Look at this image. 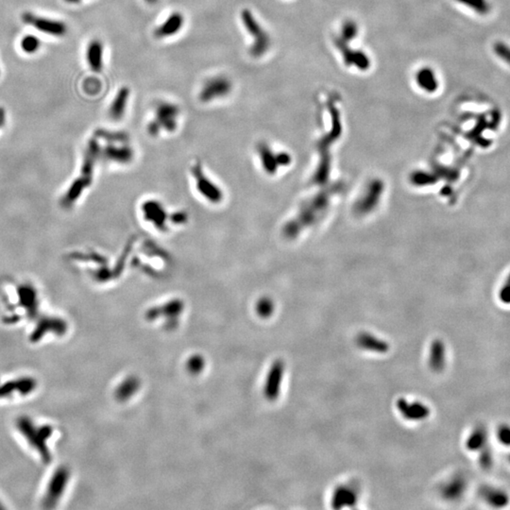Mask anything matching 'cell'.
Instances as JSON below:
<instances>
[{"instance_id":"cell-1","label":"cell","mask_w":510,"mask_h":510,"mask_svg":"<svg viewBox=\"0 0 510 510\" xmlns=\"http://www.w3.org/2000/svg\"><path fill=\"white\" fill-rule=\"evenodd\" d=\"M240 20L247 33L253 38V44L249 49L250 55L257 59L263 57L271 46V38L268 32L250 9L245 8L240 11Z\"/></svg>"},{"instance_id":"cell-2","label":"cell","mask_w":510,"mask_h":510,"mask_svg":"<svg viewBox=\"0 0 510 510\" xmlns=\"http://www.w3.org/2000/svg\"><path fill=\"white\" fill-rule=\"evenodd\" d=\"M21 21L30 26L38 32L54 38H63L68 33L67 24L57 18L48 17L36 14L32 11H24L21 14Z\"/></svg>"},{"instance_id":"cell-3","label":"cell","mask_w":510,"mask_h":510,"mask_svg":"<svg viewBox=\"0 0 510 510\" xmlns=\"http://www.w3.org/2000/svg\"><path fill=\"white\" fill-rule=\"evenodd\" d=\"M194 183L199 194L212 204H219L223 200V192L219 185L214 183L211 178L203 170L201 162L197 161L191 167Z\"/></svg>"},{"instance_id":"cell-4","label":"cell","mask_w":510,"mask_h":510,"mask_svg":"<svg viewBox=\"0 0 510 510\" xmlns=\"http://www.w3.org/2000/svg\"><path fill=\"white\" fill-rule=\"evenodd\" d=\"M234 84L225 75H216L203 82L199 92V99L203 103H210L228 97L233 92Z\"/></svg>"},{"instance_id":"cell-5","label":"cell","mask_w":510,"mask_h":510,"mask_svg":"<svg viewBox=\"0 0 510 510\" xmlns=\"http://www.w3.org/2000/svg\"><path fill=\"white\" fill-rule=\"evenodd\" d=\"M181 114V109L174 102L160 101L154 109L153 121L158 125L161 132L168 133L176 132L178 120Z\"/></svg>"},{"instance_id":"cell-6","label":"cell","mask_w":510,"mask_h":510,"mask_svg":"<svg viewBox=\"0 0 510 510\" xmlns=\"http://www.w3.org/2000/svg\"><path fill=\"white\" fill-rule=\"evenodd\" d=\"M185 301L181 299H172L167 302L149 308L145 313V318L153 322L160 318H179L185 311Z\"/></svg>"},{"instance_id":"cell-7","label":"cell","mask_w":510,"mask_h":510,"mask_svg":"<svg viewBox=\"0 0 510 510\" xmlns=\"http://www.w3.org/2000/svg\"><path fill=\"white\" fill-rule=\"evenodd\" d=\"M284 374V363L281 360L273 362L267 372L264 386V398L269 402H275L281 394V383Z\"/></svg>"},{"instance_id":"cell-8","label":"cell","mask_w":510,"mask_h":510,"mask_svg":"<svg viewBox=\"0 0 510 510\" xmlns=\"http://www.w3.org/2000/svg\"><path fill=\"white\" fill-rule=\"evenodd\" d=\"M335 45L343 57V61L347 66H354L361 71L368 70L371 65L369 56L359 49H353L340 38L335 39Z\"/></svg>"},{"instance_id":"cell-9","label":"cell","mask_w":510,"mask_h":510,"mask_svg":"<svg viewBox=\"0 0 510 510\" xmlns=\"http://www.w3.org/2000/svg\"><path fill=\"white\" fill-rule=\"evenodd\" d=\"M185 24V14L180 10H174L153 29V36L158 40L169 39L176 36L183 29Z\"/></svg>"},{"instance_id":"cell-10","label":"cell","mask_w":510,"mask_h":510,"mask_svg":"<svg viewBox=\"0 0 510 510\" xmlns=\"http://www.w3.org/2000/svg\"><path fill=\"white\" fill-rule=\"evenodd\" d=\"M141 211L146 221L150 222V224L160 232H165L168 217L166 209L161 203L155 200H150L142 204Z\"/></svg>"},{"instance_id":"cell-11","label":"cell","mask_w":510,"mask_h":510,"mask_svg":"<svg viewBox=\"0 0 510 510\" xmlns=\"http://www.w3.org/2000/svg\"><path fill=\"white\" fill-rule=\"evenodd\" d=\"M104 52V44L100 39L94 38L89 41L85 51V59L90 70L94 73H100L103 70Z\"/></svg>"},{"instance_id":"cell-12","label":"cell","mask_w":510,"mask_h":510,"mask_svg":"<svg viewBox=\"0 0 510 510\" xmlns=\"http://www.w3.org/2000/svg\"><path fill=\"white\" fill-rule=\"evenodd\" d=\"M396 405L399 412L408 421H422L430 415V409L420 402H407L401 398Z\"/></svg>"},{"instance_id":"cell-13","label":"cell","mask_w":510,"mask_h":510,"mask_svg":"<svg viewBox=\"0 0 510 510\" xmlns=\"http://www.w3.org/2000/svg\"><path fill=\"white\" fill-rule=\"evenodd\" d=\"M131 97V89L128 86H121L115 93L111 104L109 106V116L114 121H120L127 112L129 100Z\"/></svg>"},{"instance_id":"cell-14","label":"cell","mask_w":510,"mask_h":510,"mask_svg":"<svg viewBox=\"0 0 510 510\" xmlns=\"http://www.w3.org/2000/svg\"><path fill=\"white\" fill-rule=\"evenodd\" d=\"M141 385V380L138 376L130 375L126 377L115 389V399L120 403L131 400L139 391Z\"/></svg>"},{"instance_id":"cell-15","label":"cell","mask_w":510,"mask_h":510,"mask_svg":"<svg viewBox=\"0 0 510 510\" xmlns=\"http://www.w3.org/2000/svg\"><path fill=\"white\" fill-rule=\"evenodd\" d=\"M416 82L420 88L426 93H436L440 88V80L431 67L424 66L416 74Z\"/></svg>"},{"instance_id":"cell-16","label":"cell","mask_w":510,"mask_h":510,"mask_svg":"<svg viewBox=\"0 0 510 510\" xmlns=\"http://www.w3.org/2000/svg\"><path fill=\"white\" fill-rule=\"evenodd\" d=\"M356 345L363 350L377 353H386L389 350L387 341L369 333H360L355 338Z\"/></svg>"},{"instance_id":"cell-17","label":"cell","mask_w":510,"mask_h":510,"mask_svg":"<svg viewBox=\"0 0 510 510\" xmlns=\"http://www.w3.org/2000/svg\"><path fill=\"white\" fill-rule=\"evenodd\" d=\"M479 493L482 499L493 508H504L510 502L508 493L495 487L484 486L480 489Z\"/></svg>"},{"instance_id":"cell-18","label":"cell","mask_w":510,"mask_h":510,"mask_svg":"<svg viewBox=\"0 0 510 510\" xmlns=\"http://www.w3.org/2000/svg\"><path fill=\"white\" fill-rule=\"evenodd\" d=\"M356 502L357 494L355 491L349 487L341 486L334 491L332 499V507L334 510L343 509L345 507L352 508L356 505Z\"/></svg>"},{"instance_id":"cell-19","label":"cell","mask_w":510,"mask_h":510,"mask_svg":"<svg viewBox=\"0 0 510 510\" xmlns=\"http://www.w3.org/2000/svg\"><path fill=\"white\" fill-rule=\"evenodd\" d=\"M445 345L440 340L436 339L432 342L429 352V367L435 372H440L445 368L446 363Z\"/></svg>"},{"instance_id":"cell-20","label":"cell","mask_w":510,"mask_h":510,"mask_svg":"<svg viewBox=\"0 0 510 510\" xmlns=\"http://www.w3.org/2000/svg\"><path fill=\"white\" fill-rule=\"evenodd\" d=\"M459 5L479 17H489L493 13L492 0H456Z\"/></svg>"},{"instance_id":"cell-21","label":"cell","mask_w":510,"mask_h":510,"mask_svg":"<svg viewBox=\"0 0 510 510\" xmlns=\"http://www.w3.org/2000/svg\"><path fill=\"white\" fill-rule=\"evenodd\" d=\"M488 446V431L485 426H477L466 440V448L471 452L481 451Z\"/></svg>"},{"instance_id":"cell-22","label":"cell","mask_w":510,"mask_h":510,"mask_svg":"<svg viewBox=\"0 0 510 510\" xmlns=\"http://www.w3.org/2000/svg\"><path fill=\"white\" fill-rule=\"evenodd\" d=\"M492 52L495 59L510 69V43L498 39L492 44Z\"/></svg>"},{"instance_id":"cell-23","label":"cell","mask_w":510,"mask_h":510,"mask_svg":"<svg viewBox=\"0 0 510 510\" xmlns=\"http://www.w3.org/2000/svg\"><path fill=\"white\" fill-rule=\"evenodd\" d=\"M466 490V481L461 477L453 479L443 489V495L449 500H457L462 496Z\"/></svg>"},{"instance_id":"cell-24","label":"cell","mask_w":510,"mask_h":510,"mask_svg":"<svg viewBox=\"0 0 510 510\" xmlns=\"http://www.w3.org/2000/svg\"><path fill=\"white\" fill-rule=\"evenodd\" d=\"M41 40L37 36L32 34L23 36L19 42L20 49L27 55H33L38 52L41 48Z\"/></svg>"},{"instance_id":"cell-25","label":"cell","mask_w":510,"mask_h":510,"mask_svg":"<svg viewBox=\"0 0 510 510\" xmlns=\"http://www.w3.org/2000/svg\"><path fill=\"white\" fill-rule=\"evenodd\" d=\"M205 358L202 354L196 353L191 355L185 363L186 370L192 375H199L205 369Z\"/></svg>"},{"instance_id":"cell-26","label":"cell","mask_w":510,"mask_h":510,"mask_svg":"<svg viewBox=\"0 0 510 510\" xmlns=\"http://www.w3.org/2000/svg\"><path fill=\"white\" fill-rule=\"evenodd\" d=\"M358 32H359V28H358V25L356 24V22H354L353 20H347L344 22L343 25H342L341 37H339V38L347 43H350L353 39H355L357 37Z\"/></svg>"},{"instance_id":"cell-27","label":"cell","mask_w":510,"mask_h":510,"mask_svg":"<svg viewBox=\"0 0 510 510\" xmlns=\"http://www.w3.org/2000/svg\"><path fill=\"white\" fill-rule=\"evenodd\" d=\"M255 311L257 315L262 318H268L271 317L274 311V303L269 298H261L255 305Z\"/></svg>"},{"instance_id":"cell-28","label":"cell","mask_w":510,"mask_h":510,"mask_svg":"<svg viewBox=\"0 0 510 510\" xmlns=\"http://www.w3.org/2000/svg\"><path fill=\"white\" fill-rule=\"evenodd\" d=\"M479 463L480 466L484 470H490L493 463V451L490 449L489 446H486L484 449L481 450V454L479 457Z\"/></svg>"},{"instance_id":"cell-29","label":"cell","mask_w":510,"mask_h":510,"mask_svg":"<svg viewBox=\"0 0 510 510\" xmlns=\"http://www.w3.org/2000/svg\"><path fill=\"white\" fill-rule=\"evenodd\" d=\"M496 437L501 444L510 446V425L503 424L499 426V428L497 429Z\"/></svg>"},{"instance_id":"cell-30","label":"cell","mask_w":510,"mask_h":510,"mask_svg":"<svg viewBox=\"0 0 510 510\" xmlns=\"http://www.w3.org/2000/svg\"><path fill=\"white\" fill-rule=\"evenodd\" d=\"M499 299L505 304H510V274L499 293Z\"/></svg>"},{"instance_id":"cell-31","label":"cell","mask_w":510,"mask_h":510,"mask_svg":"<svg viewBox=\"0 0 510 510\" xmlns=\"http://www.w3.org/2000/svg\"><path fill=\"white\" fill-rule=\"evenodd\" d=\"M169 220H170V221H171L173 224H179V225H181V224H183V223L186 222V220H187V216L185 215L184 212H179V213H177L175 215H173V216H172Z\"/></svg>"},{"instance_id":"cell-32","label":"cell","mask_w":510,"mask_h":510,"mask_svg":"<svg viewBox=\"0 0 510 510\" xmlns=\"http://www.w3.org/2000/svg\"><path fill=\"white\" fill-rule=\"evenodd\" d=\"M64 1L70 5H78L81 2V0H64Z\"/></svg>"},{"instance_id":"cell-33","label":"cell","mask_w":510,"mask_h":510,"mask_svg":"<svg viewBox=\"0 0 510 510\" xmlns=\"http://www.w3.org/2000/svg\"><path fill=\"white\" fill-rule=\"evenodd\" d=\"M148 5H156L160 0H144Z\"/></svg>"},{"instance_id":"cell-34","label":"cell","mask_w":510,"mask_h":510,"mask_svg":"<svg viewBox=\"0 0 510 510\" xmlns=\"http://www.w3.org/2000/svg\"><path fill=\"white\" fill-rule=\"evenodd\" d=\"M0 77H1V69H0Z\"/></svg>"},{"instance_id":"cell-35","label":"cell","mask_w":510,"mask_h":510,"mask_svg":"<svg viewBox=\"0 0 510 510\" xmlns=\"http://www.w3.org/2000/svg\"><path fill=\"white\" fill-rule=\"evenodd\" d=\"M509 460H510V457H509Z\"/></svg>"}]
</instances>
